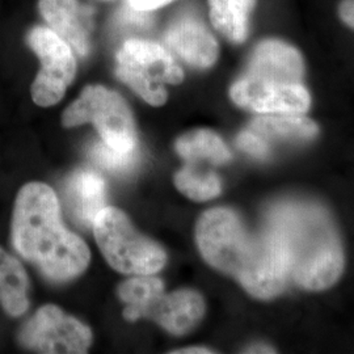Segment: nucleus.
I'll use <instances>...</instances> for the list:
<instances>
[{
	"label": "nucleus",
	"mask_w": 354,
	"mask_h": 354,
	"mask_svg": "<svg viewBox=\"0 0 354 354\" xmlns=\"http://www.w3.org/2000/svg\"><path fill=\"white\" fill-rule=\"evenodd\" d=\"M247 352L248 353H274V351L268 346H252Z\"/></svg>",
	"instance_id": "26"
},
{
	"label": "nucleus",
	"mask_w": 354,
	"mask_h": 354,
	"mask_svg": "<svg viewBox=\"0 0 354 354\" xmlns=\"http://www.w3.org/2000/svg\"><path fill=\"white\" fill-rule=\"evenodd\" d=\"M95 238L104 257L115 270L125 274H155L167 261L165 250L143 236L127 214L105 206L93 223Z\"/></svg>",
	"instance_id": "5"
},
{
	"label": "nucleus",
	"mask_w": 354,
	"mask_h": 354,
	"mask_svg": "<svg viewBox=\"0 0 354 354\" xmlns=\"http://www.w3.org/2000/svg\"><path fill=\"white\" fill-rule=\"evenodd\" d=\"M105 1H109V0H105Z\"/></svg>",
	"instance_id": "27"
},
{
	"label": "nucleus",
	"mask_w": 354,
	"mask_h": 354,
	"mask_svg": "<svg viewBox=\"0 0 354 354\" xmlns=\"http://www.w3.org/2000/svg\"><path fill=\"white\" fill-rule=\"evenodd\" d=\"M236 145L243 151L251 153L252 156L264 159L269 153V146L266 138L256 134L252 130H245L236 138Z\"/></svg>",
	"instance_id": "22"
},
{
	"label": "nucleus",
	"mask_w": 354,
	"mask_h": 354,
	"mask_svg": "<svg viewBox=\"0 0 354 354\" xmlns=\"http://www.w3.org/2000/svg\"><path fill=\"white\" fill-rule=\"evenodd\" d=\"M266 227L288 248L290 279L307 290H324L342 276V241L328 213L317 203L283 201L270 207Z\"/></svg>",
	"instance_id": "3"
},
{
	"label": "nucleus",
	"mask_w": 354,
	"mask_h": 354,
	"mask_svg": "<svg viewBox=\"0 0 354 354\" xmlns=\"http://www.w3.org/2000/svg\"><path fill=\"white\" fill-rule=\"evenodd\" d=\"M176 151L187 162L207 160L213 165H223L231 159V152L222 138L210 130H194L177 140Z\"/></svg>",
	"instance_id": "18"
},
{
	"label": "nucleus",
	"mask_w": 354,
	"mask_h": 354,
	"mask_svg": "<svg viewBox=\"0 0 354 354\" xmlns=\"http://www.w3.org/2000/svg\"><path fill=\"white\" fill-rule=\"evenodd\" d=\"M244 74L279 83H302L304 58L283 41L264 39L253 49Z\"/></svg>",
	"instance_id": "13"
},
{
	"label": "nucleus",
	"mask_w": 354,
	"mask_h": 354,
	"mask_svg": "<svg viewBox=\"0 0 354 354\" xmlns=\"http://www.w3.org/2000/svg\"><path fill=\"white\" fill-rule=\"evenodd\" d=\"M38 11L46 26L86 57L91 49V12L77 0H38Z\"/></svg>",
	"instance_id": "12"
},
{
	"label": "nucleus",
	"mask_w": 354,
	"mask_h": 354,
	"mask_svg": "<svg viewBox=\"0 0 354 354\" xmlns=\"http://www.w3.org/2000/svg\"><path fill=\"white\" fill-rule=\"evenodd\" d=\"M205 315L203 298L193 290H177L162 294L150 304L142 307L127 306L124 317L136 322L140 317H149L172 335H185L194 328Z\"/></svg>",
	"instance_id": "10"
},
{
	"label": "nucleus",
	"mask_w": 354,
	"mask_h": 354,
	"mask_svg": "<svg viewBox=\"0 0 354 354\" xmlns=\"http://www.w3.org/2000/svg\"><path fill=\"white\" fill-rule=\"evenodd\" d=\"M174 354H210L213 353L212 351L206 349V348H187V349H181V351H175L172 352Z\"/></svg>",
	"instance_id": "25"
},
{
	"label": "nucleus",
	"mask_w": 354,
	"mask_h": 354,
	"mask_svg": "<svg viewBox=\"0 0 354 354\" xmlns=\"http://www.w3.org/2000/svg\"><path fill=\"white\" fill-rule=\"evenodd\" d=\"M12 243L19 254L57 282L80 276L91 260L87 244L64 227L54 190L42 183L26 184L16 197Z\"/></svg>",
	"instance_id": "2"
},
{
	"label": "nucleus",
	"mask_w": 354,
	"mask_h": 354,
	"mask_svg": "<svg viewBox=\"0 0 354 354\" xmlns=\"http://www.w3.org/2000/svg\"><path fill=\"white\" fill-rule=\"evenodd\" d=\"M163 290L165 285L162 279L152 277L151 274H140L121 283L118 295L127 306L142 307L162 295Z\"/></svg>",
	"instance_id": "20"
},
{
	"label": "nucleus",
	"mask_w": 354,
	"mask_h": 354,
	"mask_svg": "<svg viewBox=\"0 0 354 354\" xmlns=\"http://www.w3.org/2000/svg\"><path fill=\"white\" fill-rule=\"evenodd\" d=\"M171 1L172 0H127V6L138 12L151 13Z\"/></svg>",
	"instance_id": "23"
},
{
	"label": "nucleus",
	"mask_w": 354,
	"mask_h": 354,
	"mask_svg": "<svg viewBox=\"0 0 354 354\" xmlns=\"http://www.w3.org/2000/svg\"><path fill=\"white\" fill-rule=\"evenodd\" d=\"M250 130L263 138L310 140L317 134V125L302 114H264L253 120Z\"/></svg>",
	"instance_id": "17"
},
{
	"label": "nucleus",
	"mask_w": 354,
	"mask_h": 354,
	"mask_svg": "<svg viewBox=\"0 0 354 354\" xmlns=\"http://www.w3.org/2000/svg\"><path fill=\"white\" fill-rule=\"evenodd\" d=\"M89 159L108 172L124 175L130 172L138 162V151H121L108 146L105 142L93 143L88 150Z\"/></svg>",
	"instance_id": "21"
},
{
	"label": "nucleus",
	"mask_w": 354,
	"mask_h": 354,
	"mask_svg": "<svg viewBox=\"0 0 354 354\" xmlns=\"http://www.w3.org/2000/svg\"><path fill=\"white\" fill-rule=\"evenodd\" d=\"M257 0H207L209 17L215 30L232 44L248 37L251 13Z\"/></svg>",
	"instance_id": "15"
},
{
	"label": "nucleus",
	"mask_w": 354,
	"mask_h": 354,
	"mask_svg": "<svg viewBox=\"0 0 354 354\" xmlns=\"http://www.w3.org/2000/svg\"><path fill=\"white\" fill-rule=\"evenodd\" d=\"M19 342L39 353H86L92 344V332L59 307L48 304L26 322Z\"/></svg>",
	"instance_id": "8"
},
{
	"label": "nucleus",
	"mask_w": 354,
	"mask_h": 354,
	"mask_svg": "<svg viewBox=\"0 0 354 354\" xmlns=\"http://www.w3.org/2000/svg\"><path fill=\"white\" fill-rule=\"evenodd\" d=\"M231 100L260 114H304L311 105L302 83H279L256 76H241L230 88Z\"/></svg>",
	"instance_id": "9"
},
{
	"label": "nucleus",
	"mask_w": 354,
	"mask_h": 354,
	"mask_svg": "<svg viewBox=\"0 0 354 354\" xmlns=\"http://www.w3.org/2000/svg\"><path fill=\"white\" fill-rule=\"evenodd\" d=\"M115 75L152 106L167 102L165 84H180L184 71L167 46L143 38H129L115 55Z\"/></svg>",
	"instance_id": "4"
},
{
	"label": "nucleus",
	"mask_w": 354,
	"mask_h": 354,
	"mask_svg": "<svg viewBox=\"0 0 354 354\" xmlns=\"http://www.w3.org/2000/svg\"><path fill=\"white\" fill-rule=\"evenodd\" d=\"M339 16L345 26L354 29V0H342L339 6Z\"/></svg>",
	"instance_id": "24"
},
{
	"label": "nucleus",
	"mask_w": 354,
	"mask_h": 354,
	"mask_svg": "<svg viewBox=\"0 0 354 354\" xmlns=\"http://www.w3.org/2000/svg\"><path fill=\"white\" fill-rule=\"evenodd\" d=\"M196 241L210 266L235 277L254 298H274L290 279L289 253L279 235L268 227L259 235L248 234L230 209L205 212Z\"/></svg>",
	"instance_id": "1"
},
{
	"label": "nucleus",
	"mask_w": 354,
	"mask_h": 354,
	"mask_svg": "<svg viewBox=\"0 0 354 354\" xmlns=\"http://www.w3.org/2000/svg\"><path fill=\"white\" fill-rule=\"evenodd\" d=\"M64 201L71 218L82 227H93L95 219L105 207V183L93 171L80 169L64 184Z\"/></svg>",
	"instance_id": "14"
},
{
	"label": "nucleus",
	"mask_w": 354,
	"mask_h": 354,
	"mask_svg": "<svg viewBox=\"0 0 354 354\" xmlns=\"http://www.w3.org/2000/svg\"><path fill=\"white\" fill-rule=\"evenodd\" d=\"M177 189L193 201H209L221 194V180L213 172L198 174L190 165L184 167L175 176Z\"/></svg>",
	"instance_id": "19"
},
{
	"label": "nucleus",
	"mask_w": 354,
	"mask_h": 354,
	"mask_svg": "<svg viewBox=\"0 0 354 354\" xmlns=\"http://www.w3.org/2000/svg\"><path fill=\"white\" fill-rule=\"evenodd\" d=\"M93 124L102 142L121 150H137V131L125 99L104 86H87L62 115L66 127Z\"/></svg>",
	"instance_id": "6"
},
{
	"label": "nucleus",
	"mask_w": 354,
	"mask_h": 354,
	"mask_svg": "<svg viewBox=\"0 0 354 354\" xmlns=\"http://www.w3.org/2000/svg\"><path fill=\"white\" fill-rule=\"evenodd\" d=\"M0 304L11 317L24 315L29 307V279L21 263L0 248Z\"/></svg>",
	"instance_id": "16"
},
{
	"label": "nucleus",
	"mask_w": 354,
	"mask_h": 354,
	"mask_svg": "<svg viewBox=\"0 0 354 354\" xmlns=\"http://www.w3.org/2000/svg\"><path fill=\"white\" fill-rule=\"evenodd\" d=\"M165 46L185 64L196 68H209L216 62L219 45L203 21L185 15L168 26Z\"/></svg>",
	"instance_id": "11"
},
{
	"label": "nucleus",
	"mask_w": 354,
	"mask_h": 354,
	"mask_svg": "<svg viewBox=\"0 0 354 354\" xmlns=\"http://www.w3.org/2000/svg\"><path fill=\"white\" fill-rule=\"evenodd\" d=\"M26 44L41 62L32 84V99L38 106H53L64 99L66 89L75 77L74 50L49 26L32 28L26 35Z\"/></svg>",
	"instance_id": "7"
}]
</instances>
